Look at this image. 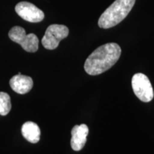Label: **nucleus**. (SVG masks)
Listing matches in <instances>:
<instances>
[{"mask_svg":"<svg viewBox=\"0 0 154 154\" xmlns=\"http://www.w3.org/2000/svg\"><path fill=\"white\" fill-rule=\"evenodd\" d=\"M69 32V29L65 25H50L42 39V45L47 49H55L59 46V42L68 36Z\"/></svg>","mask_w":154,"mask_h":154,"instance_id":"nucleus-4","label":"nucleus"},{"mask_svg":"<svg viewBox=\"0 0 154 154\" xmlns=\"http://www.w3.org/2000/svg\"><path fill=\"white\" fill-rule=\"evenodd\" d=\"M9 84L13 91L17 94H24L28 93L33 87V80L28 76L17 74L11 79Z\"/></svg>","mask_w":154,"mask_h":154,"instance_id":"nucleus-8","label":"nucleus"},{"mask_svg":"<svg viewBox=\"0 0 154 154\" xmlns=\"http://www.w3.org/2000/svg\"><path fill=\"white\" fill-rule=\"evenodd\" d=\"M15 11L19 17L29 22H39L44 18L43 11L28 2H22L17 4L15 7Z\"/></svg>","mask_w":154,"mask_h":154,"instance_id":"nucleus-6","label":"nucleus"},{"mask_svg":"<svg viewBox=\"0 0 154 154\" xmlns=\"http://www.w3.org/2000/svg\"><path fill=\"white\" fill-rule=\"evenodd\" d=\"M121 54V49L116 43L103 44L88 56L84 63V69L92 76L101 74L118 61Z\"/></svg>","mask_w":154,"mask_h":154,"instance_id":"nucleus-1","label":"nucleus"},{"mask_svg":"<svg viewBox=\"0 0 154 154\" xmlns=\"http://www.w3.org/2000/svg\"><path fill=\"white\" fill-rule=\"evenodd\" d=\"M136 2V0H116L100 17L98 24L100 28L113 27L127 17Z\"/></svg>","mask_w":154,"mask_h":154,"instance_id":"nucleus-2","label":"nucleus"},{"mask_svg":"<svg viewBox=\"0 0 154 154\" xmlns=\"http://www.w3.org/2000/svg\"><path fill=\"white\" fill-rule=\"evenodd\" d=\"M22 133L25 139L32 143H36L40 139V128L32 121H27L22 125Z\"/></svg>","mask_w":154,"mask_h":154,"instance_id":"nucleus-9","label":"nucleus"},{"mask_svg":"<svg viewBox=\"0 0 154 154\" xmlns=\"http://www.w3.org/2000/svg\"><path fill=\"white\" fill-rule=\"evenodd\" d=\"M9 37L11 40L20 44L25 51L36 52L38 48V37L34 34H26L24 29L21 26H14L9 31Z\"/></svg>","mask_w":154,"mask_h":154,"instance_id":"nucleus-3","label":"nucleus"},{"mask_svg":"<svg viewBox=\"0 0 154 154\" xmlns=\"http://www.w3.org/2000/svg\"><path fill=\"white\" fill-rule=\"evenodd\" d=\"M135 95L143 102H150L153 99V89L149 78L145 74L138 73L134 75L131 81Z\"/></svg>","mask_w":154,"mask_h":154,"instance_id":"nucleus-5","label":"nucleus"},{"mask_svg":"<svg viewBox=\"0 0 154 154\" xmlns=\"http://www.w3.org/2000/svg\"><path fill=\"white\" fill-rule=\"evenodd\" d=\"M88 134V128L86 124L76 125L72 130L71 146L76 151H81L86 142V137Z\"/></svg>","mask_w":154,"mask_h":154,"instance_id":"nucleus-7","label":"nucleus"},{"mask_svg":"<svg viewBox=\"0 0 154 154\" xmlns=\"http://www.w3.org/2000/svg\"><path fill=\"white\" fill-rule=\"evenodd\" d=\"M11 109L10 96L5 92H0V115L6 116Z\"/></svg>","mask_w":154,"mask_h":154,"instance_id":"nucleus-10","label":"nucleus"}]
</instances>
